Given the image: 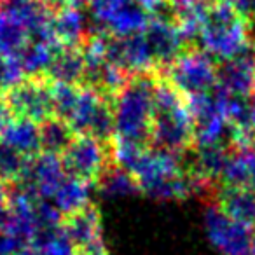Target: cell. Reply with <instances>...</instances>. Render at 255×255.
<instances>
[{"label": "cell", "instance_id": "obj_1", "mask_svg": "<svg viewBox=\"0 0 255 255\" xmlns=\"http://www.w3.org/2000/svg\"><path fill=\"white\" fill-rule=\"evenodd\" d=\"M150 147L178 157L194 149V121L187 109V102L161 70H157L154 86Z\"/></svg>", "mask_w": 255, "mask_h": 255}, {"label": "cell", "instance_id": "obj_2", "mask_svg": "<svg viewBox=\"0 0 255 255\" xmlns=\"http://www.w3.org/2000/svg\"><path fill=\"white\" fill-rule=\"evenodd\" d=\"M157 70L135 74L112 98L114 138L150 145Z\"/></svg>", "mask_w": 255, "mask_h": 255}, {"label": "cell", "instance_id": "obj_3", "mask_svg": "<svg viewBox=\"0 0 255 255\" xmlns=\"http://www.w3.org/2000/svg\"><path fill=\"white\" fill-rule=\"evenodd\" d=\"M252 28L254 18L238 11L229 0H219L203 18L198 37L210 56L226 61L255 46Z\"/></svg>", "mask_w": 255, "mask_h": 255}, {"label": "cell", "instance_id": "obj_4", "mask_svg": "<svg viewBox=\"0 0 255 255\" xmlns=\"http://www.w3.org/2000/svg\"><path fill=\"white\" fill-rule=\"evenodd\" d=\"M63 121L75 135H89L105 142L114 138L112 100L89 86H77V95Z\"/></svg>", "mask_w": 255, "mask_h": 255}, {"label": "cell", "instance_id": "obj_5", "mask_svg": "<svg viewBox=\"0 0 255 255\" xmlns=\"http://www.w3.org/2000/svg\"><path fill=\"white\" fill-rule=\"evenodd\" d=\"M217 63L205 49L196 44L189 46L173 63L163 70V75L180 91L184 98L213 93L217 89Z\"/></svg>", "mask_w": 255, "mask_h": 255}, {"label": "cell", "instance_id": "obj_6", "mask_svg": "<svg viewBox=\"0 0 255 255\" xmlns=\"http://www.w3.org/2000/svg\"><path fill=\"white\" fill-rule=\"evenodd\" d=\"M60 157L70 177L91 185L96 184L114 163L110 142L89 135H75Z\"/></svg>", "mask_w": 255, "mask_h": 255}, {"label": "cell", "instance_id": "obj_7", "mask_svg": "<svg viewBox=\"0 0 255 255\" xmlns=\"http://www.w3.org/2000/svg\"><path fill=\"white\" fill-rule=\"evenodd\" d=\"M12 119H25L42 124L54 117L51 81L46 75L25 77L9 93L2 96Z\"/></svg>", "mask_w": 255, "mask_h": 255}, {"label": "cell", "instance_id": "obj_8", "mask_svg": "<svg viewBox=\"0 0 255 255\" xmlns=\"http://www.w3.org/2000/svg\"><path fill=\"white\" fill-rule=\"evenodd\" d=\"M205 233L212 247L220 255H250L254 231L234 222L217 205H208L205 212Z\"/></svg>", "mask_w": 255, "mask_h": 255}, {"label": "cell", "instance_id": "obj_9", "mask_svg": "<svg viewBox=\"0 0 255 255\" xmlns=\"http://www.w3.org/2000/svg\"><path fill=\"white\" fill-rule=\"evenodd\" d=\"M143 35L149 42L157 70L161 72L170 67L189 46H192L184 39L177 23L171 19L170 14L150 16L143 30Z\"/></svg>", "mask_w": 255, "mask_h": 255}, {"label": "cell", "instance_id": "obj_10", "mask_svg": "<svg viewBox=\"0 0 255 255\" xmlns=\"http://www.w3.org/2000/svg\"><path fill=\"white\" fill-rule=\"evenodd\" d=\"M217 89L233 98L248 100L255 95V46L217 67Z\"/></svg>", "mask_w": 255, "mask_h": 255}, {"label": "cell", "instance_id": "obj_11", "mask_svg": "<svg viewBox=\"0 0 255 255\" xmlns=\"http://www.w3.org/2000/svg\"><path fill=\"white\" fill-rule=\"evenodd\" d=\"M217 205L229 219L255 233V191L243 187H222L217 191Z\"/></svg>", "mask_w": 255, "mask_h": 255}, {"label": "cell", "instance_id": "obj_12", "mask_svg": "<svg viewBox=\"0 0 255 255\" xmlns=\"http://www.w3.org/2000/svg\"><path fill=\"white\" fill-rule=\"evenodd\" d=\"M219 0H164L168 14L177 23L178 30L189 44H194L205 14Z\"/></svg>", "mask_w": 255, "mask_h": 255}, {"label": "cell", "instance_id": "obj_13", "mask_svg": "<svg viewBox=\"0 0 255 255\" xmlns=\"http://www.w3.org/2000/svg\"><path fill=\"white\" fill-rule=\"evenodd\" d=\"M84 72L86 63L81 46L58 47L44 75L53 82L81 86L84 82Z\"/></svg>", "mask_w": 255, "mask_h": 255}, {"label": "cell", "instance_id": "obj_14", "mask_svg": "<svg viewBox=\"0 0 255 255\" xmlns=\"http://www.w3.org/2000/svg\"><path fill=\"white\" fill-rule=\"evenodd\" d=\"M220 182L226 187H243L255 191V145L231 147Z\"/></svg>", "mask_w": 255, "mask_h": 255}, {"label": "cell", "instance_id": "obj_15", "mask_svg": "<svg viewBox=\"0 0 255 255\" xmlns=\"http://www.w3.org/2000/svg\"><path fill=\"white\" fill-rule=\"evenodd\" d=\"M49 30L53 40L60 47L81 46L89 33L86 30L81 9H63L56 14H51Z\"/></svg>", "mask_w": 255, "mask_h": 255}, {"label": "cell", "instance_id": "obj_16", "mask_svg": "<svg viewBox=\"0 0 255 255\" xmlns=\"http://www.w3.org/2000/svg\"><path fill=\"white\" fill-rule=\"evenodd\" d=\"M0 143L25 157L37 156L40 152L39 124L25 119H12L0 135Z\"/></svg>", "mask_w": 255, "mask_h": 255}, {"label": "cell", "instance_id": "obj_17", "mask_svg": "<svg viewBox=\"0 0 255 255\" xmlns=\"http://www.w3.org/2000/svg\"><path fill=\"white\" fill-rule=\"evenodd\" d=\"M32 42L28 28L12 9H0V54L19 56Z\"/></svg>", "mask_w": 255, "mask_h": 255}, {"label": "cell", "instance_id": "obj_18", "mask_svg": "<svg viewBox=\"0 0 255 255\" xmlns=\"http://www.w3.org/2000/svg\"><path fill=\"white\" fill-rule=\"evenodd\" d=\"M229 152L231 145L196 147V156L191 171L201 180L217 185V182H220L222 178Z\"/></svg>", "mask_w": 255, "mask_h": 255}, {"label": "cell", "instance_id": "obj_19", "mask_svg": "<svg viewBox=\"0 0 255 255\" xmlns=\"http://www.w3.org/2000/svg\"><path fill=\"white\" fill-rule=\"evenodd\" d=\"M89 194H91V184L67 175L53 194V198L49 199V203H53V206L61 213V217H67L88 206Z\"/></svg>", "mask_w": 255, "mask_h": 255}, {"label": "cell", "instance_id": "obj_20", "mask_svg": "<svg viewBox=\"0 0 255 255\" xmlns=\"http://www.w3.org/2000/svg\"><path fill=\"white\" fill-rule=\"evenodd\" d=\"M96 185L105 198H123V196H131L140 191L133 175L116 163L107 168Z\"/></svg>", "mask_w": 255, "mask_h": 255}, {"label": "cell", "instance_id": "obj_21", "mask_svg": "<svg viewBox=\"0 0 255 255\" xmlns=\"http://www.w3.org/2000/svg\"><path fill=\"white\" fill-rule=\"evenodd\" d=\"M40 131V152H49L61 156L75 133L72 131V128L68 126L65 121L58 119V117H51L49 121L39 124Z\"/></svg>", "mask_w": 255, "mask_h": 255}, {"label": "cell", "instance_id": "obj_22", "mask_svg": "<svg viewBox=\"0 0 255 255\" xmlns=\"http://www.w3.org/2000/svg\"><path fill=\"white\" fill-rule=\"evenodd\" d=\"M32 245L40 252V255H75L74 245L61 226L40 231Z\"/></svg>", "mask_w": 255, "mask_h": 255}, {"label": "cell", "instance_id": "obj_23", "mask_svg": "<svg viewBox=\"0 0 255 255\" xmlns=\"http://www.w3.org/2000/svg\"><path fill=\"white\" fill-rule=\"evenodd\" d=\"M32 157L21 156L16 150L0 143V175L9 182V184H18L23 178L26 170V164Z\"/></svg>", "mask_w": 255, "mask_h": 255}, {"label": "cell", "instance_id": "obj_24", "mask_svg": "<svg viewBox=\"0 0 255 255\" xmlns=\"http://www.w3.org/2000/svg\"><path fill=\"white\" fill-rule=\"evenodd\" d=\"M25 70L19 56L0 54V98L25 79Z\"/></svg>", "mask_w": 255, "mask_h": 255}, {"label": "cell", "instance_id": "obj_25", "mask_svg": "<svg viewBox=\"0 0 255 255\" xmlns=\"http://www.w3.org/2000/svg\"><path fill=\"white\" fill-rule=\"evenodd\" d=\"M49 14L63 11V9H82L88 5V0H37Z\"/></svg>", "mask_w": 255, "mask_h": 255}, {"label": "cell", "instance_id": "obj_26", "mask_svg": "<svg viewBox=\"0 0 255 255\" xmlns=\"http://www.w3.org/2000/svg\"><path fill=\"white\" fill-rule=\"evenodd\" d=\"M11 206V184L0 175V231L4 229Z\"/></svg>", "mask_w": 255, "mask_h": 255}, {"label": "cell", "instance_id": "obj_27", "mask_svg": "<svg viewBox=\"0 0 255 255\" xmlns=\"http://www.w3.org/2000/svg\"><path fill=\"white\" fill-rule=\"evenodd\" d=\"M136 4L140 5V9H142L149 18L156 14H168L164 0H136Z\"/></svg>", "mask_w": 255, "mask_h": 255}, {"label": "cell", "instance_id": "obj_28", "mask_svg": "<svg viewBox=\"0 0 255 255\" xmlns=\"http://www.w3.org/2000/svg\"><path fill=\"white\" fill-rule=\"evenodd\" d=\"M12 121V116L11 112H9V109L5 107L4 100L0 98V135L4 133V129L7 128V124Z\"/></svg>", "mask_w": 255, "mask_h": 255}, {"label": "cell", "instance_id": "obj_29", "mask_svg": "<svg viewBox=\"0 0 255 255\" xmlns=\"http://www.w3.org/2000/svg\"><path fill=\"white\" fill-rule=\"evenodd\" d=\"M248 107H250V131H252V138H254V143H255V95L252 96V100L248 102Z\"/></svg>", "mask_w": 255, "mask_h": 255}, {"label": "cell", "instance_id": "obj_30", "mask_svg": "<svg viewBox=\"0 0 255 255\" xmlns=\"http://www.w3.org/2000/svg\"><path fill=\"white\" fill-rule=\"evenodd\" d=\"M14 255H40V252L37 250L33 245H26V247H23L21 250H18Z\"/></svg>", "mask_w": 255, "mask_h": 255}, {"label": "cell", "instance_id": "obj_31", "mask_svg": "<svg viewBox=\"0 0 255 255\" xmlns=\"http://www.w3.org/2000/svg\"><path fill=\"white\" fill-rule=\"evenodd\" d=\"M250 255H255V233H254V240H252V254Z\"/></svg>", "mask_w": 255, "mask_h": 255}, {"label": "cell", "instance_id": "obj_32", "mask_svg": "<svg viewBox=\"0 0 255 255\" xmlns=\"http://www.w3.org/2000/svg\"><path fill=\"white\" fill-rule=\"evenodd\" d=\"M252 2H254V5H255V0H252Z\"/></svg>", "mask_w": 255, "mask_h": 255}]
</instances>
